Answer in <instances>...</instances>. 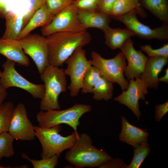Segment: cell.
I'll list each match as a JSON object with an SVG mask.
<instances>
[{
	"instance_id": "5",
	"label": "cell",
	"mask_w": 168,
	"mask_h": 168,
	"mask_svg": "<svg viewBox=\"0 0 168 168\" xmlns=\"http://www.w3.org/2000/svg\"><path fill=\"white\" fill-rule=\"evenodd\" d=\"M92 110L91 106L84 104H76L65 109L49 110H41L36 115L39 126L50 128L65 124L72 128L74 131L78 133L77 129L80 125V119L85 113Z\"/></svg>"
},
{
	"instance_id": "36",
	"label": "cell",
	"mask_w": 168,
	"mask_h": 168,
	"mask_svg": "<svg viewBox=\"0 0 168 168\" xmlns=\"http://www.w3.org/2000/svg\"><path fill=\"white\" fill-rule=\"evenodd\" d=\"M168 112V102L156 105L155 107V118L156 121L160 122L162 118Z\"/></svg>"
},
{
	"instance_id": "4",
	"label": "cell",
	"mask_w": 168,
	"mask_h": 168,
	"mask_svg": "<svg viewBox=\"0 0 168 168\" xmlns=\"http://www.w3.org/2000/svg\"><path fill=\"white\" fill-rule=\"evenodd\" d=\"M40 75L44 87V94L40 102L41 110H60L58 97L67 90V81L64 70L49 65Z\"/></svg>"
},
{
	"instance_id": "40",
	"label": "cell",
	"mask_w": 168,
	"mask_h": 168,
	"mask_svg": "<svg viewBox=\"0 0 168 168\" xmlns=\"http://www.w3.org/2000/svg\"><path fill=\"white\" fill-rule=\"evenodd\" d=\"M165 74L162 77L159 78V82H163L166 83L168 82V68H167L165 70Z\"/></svg>"
},
{
	"instance_id": "28",
	"label": "cell",
	"mask_w": 168,
	"mask_h": 168,
	"mask_svg": "<svg viewBox=\"0 0 168 168\" xmlns=\"http://www.w3.org/2000/svg\"><path fill=\"white\" fill-rule=\"evenodd\" d=\"M134 0H116L112 7L110 16L113 18L125 14L135 9Z\"/></svg>"
},
{
	"instance_id": "14",
	"label": "cell",
	"mask_w": 168,
	"mask_h": 168,
	"mask_svg": "<svg viewBox=\"0 0 168 168\" xmlns=\"http://www.w3.org/2000/svg\"><path fill=\"white\" fill-rule=\"evenodd\" d=\"M128 62L124 75L128 80L140 77L148 57L141 50H137L134 47L131 38L128 39L120 49Z\"/></svg>"
},
{
	"instance_id": "39",
	"label": "cell",
	"mask_w": 168,
	"mask_h": 168,
	"mask_svg": "<svg viewBox=\"0 0 168 168\" xmlns=\"http://www.w3.org/2000/svg\"><path fill=\"white\" fill-rule=\"evenodd\" d=\"M7 96V89L0 84V106L3 103Z\"/></svg>"
},
{
	"instance_id": "23",
	"label": "cell",
	"mask_w": 168,
	"mask_h": 168,
	"mask_svg": "<svg viewBox=\"0 0 168 168\" xmlns=\"http://www.w3.org/2000/svg\"><path fill=\"white\" fill-rule=\"evenodd\" d=\"M113 83L102 75L92 89L93 99L96 100L106 101L111 99L114 90Z\"/></svg>"
},
{
	"instance_id": "2",
	"label": "cell",
	"mask_w": 168,
	"mask_h": 168,
	"mask_svg": "<svg viewBox=\"0 0 168 168\" xmlns=\"http://www.w3.org/2000/svg\"><path fill=\"white\" fill-rule=\"evenodd\" d=\"M111 158L104 150L93 146L91 137L86 133L79 134L65 156L68 162L78 168L99 167Z\"/></svg>"
},
{
	"instance_id": "29",
	"label": "cell",
	"mask_w": 168,
	"mask_h": 168,
	"mask_svg": "<svg viewBox=\"0 0 168 168\" xmlns=\"http://www.w3.org/2000/svg\"><path fill=\"white\" fill-rule=\"evenodd\" d=\"M21 156L23 158L30 161L34 168H54L58 164L59 157L54 155L47 159L35 160L30 158L25 153H22Z\"/></svg>"
},
{
	"instance_id": "33",
	"label": "cell",
	"mask_w": 168,
	"mask_h": 168,
	"mask_svg": "<svg viewBox=\"0 0 168 168\" xmlns=\"http://www.w3.org/2000/svg\"><path fill=\"white\" fill-rule=\"evenodd\" d=\"M28 0L29 3L30 7L28 11L23 15L24 26L27 23L35 13L46 2V0Z\"/></svg>"
},
{
	"instance_id": "37",
	"label": "cell",
	"mask_w": 168,
	"mask_h": 168,
	"mask_svg": "<svg viewBox=\"0 0 168 168\" xmlns=\"http://www.w3.org/2000/svg\"><path fill=\"white\" fill-rule=\"evenodd\" d=\"M13 0H0V16L4 17L7 12V7Z\"/></svg>"
},
{
	"instance_id": "19",
	"label": "cell",
	"mask_w": 168,
	"mask_h": 168,
	"mask_svg": "<svg viewBox=\"0 0 168 168\" xmlns=\"http://www.w3.org/2000/svg\"><path fill=\"white\" fill-rule=\"evenodd\" d=\"M54 16L50 12L45 3L35 13L24 26L17 40L27 35L37 28L42 27L47 25L52 21Z\"/></svg>"
},
{
	"instance_id": "26",
	"label": "cell",
	"mask_w": 168,
	"mask_h": 168,
	"mask_svg": "<svg viewBox=\"0 0 168 168\" xmlns=\"http://www.w3.org/2000/svg\"><path fill=\"white\" fill-rule=\"evenodd\" d=\"M150 151L147 142L143 143L135 147L134 155L132 161L127 168H139Z\"/></svg>"
},
{
	"instance_id": "18",
	"label": "cell",
	"mask_w": 168,
	"mask_h": 168,
	"mask_svg": "<svg viewBox=\"0 0 168 168\" xmlns=\"http://www.w3.org/2000/svg\"><path fill=\"white\" fill-rule=\"evenodd\" d=\"M78 13L80 21L86 30L95 28L103 31L110 26L111 16L98 10H78Z\"/></svg>"
},
{
	"instance_id": "12",
	"label": "cell",
	"mask_w": 168,
	"mask_h": 168,
	"mask_svg": "<svg viewBox=\"0 0 168 168\" xmlns=\"http://www.w3.org/2000/svg\"><path fill=\"white\" fill-rule=\"evenodd\" d=\"M8 132L14 140L30 141L35 138L34 126L28 117L25 105L22 103L15 107Z\"/></svg>"
},
{
	"instance_id": "35",
	"label": "cell",
	"mask_w": 168,
	"mask_h": 168,
	"mask_svg": "<svg viewBox=\"0 0 168 168\" xmlns=\"http://www.w3.org/2000/svg\"><path fill=\"white\" fill-rule=\"evenodd\" d=\"M116 0H100L97 10L110 16L112 9Z\"/></svg>"
},
{
	"instance_id": "30",
	"label": "cell",
	"mask_w": 168,
	"mask_h": 168,
	"mask_svg": "<svg viewBox=\"0 0 168 168\" xmlns=\"http://www.w3.org/2000/svg\"><path fill=\"white\" fill-rule=\"evenodd\" d=\"M74 0H46V3L51 13L55 16Z\"/></svg>"
},
{
	"instance_id": "32",
	"label": "cell",
	"mask_w": 168,
	"mask_h": 168,
	"mask_svg": "<svg viewBox=\"0 0 168 168\" xmlns=\"http://www.w3.org/2000/svg\"><path fill=\"white\" fill-rule=\"evenodd\" d=\"M100 0H74L73 4L78 10H97Z\"/></svg>"
},
{
	"instance_id": "41",
	"label": "cell",
	"mask_w": 168,
	"mask_h": 168,
	"mask_svg": "<svg viewBox=\"0 0 168 168\" xmlns=\"http://www.w3.org/2000/svg\"><path fill=\"white\" fill-rule=\"evenodd\" d=\"M12 168L11 166H4L0 165V168Z\"/></svg>"
},
{
	"instance_id": "7",
	"label": "cell",
	"mask_w": 168,
	"mask_h": 168,
	"mask_svg": "<svg viewBox=\"0 0 168 168\" xmlns=\"http://www.w3.org/2000/svg\"><path fill=\"white\" fill-rule=\"evenodd\" d=\"M78 12L73 3L69 5L56 14L49 24L42 27V35L47 37L58 32L86 30L80 20Z\"/></svg>"
},
{
	"instance_id": "1",
	"label": "cell",
	"mask_w": 168,
	"mask_h": 168,
	"mask_svg": "<svg viewBox=\"0 0 168 168\" xmlns=\"http://www.w3.org/2000/svg\"><path fill=\"white\" fill-rule=\"evenodd\" d=\"M49 65L62 66L80 47L88 44L91 39L86 31L79 32H58L46 37Z\"/></svg>"
},
{
	"instance_id": "43",
	"label": "cell",
	"mask_w": 168,
	"mask_h": 168,
	"mask_svg": "<svg viewBox=\"0 0 168 168\" xmlns=\"http://www.w3.org/2000/svg\"></svg>"
},
{
	"instance_id": "15",
	"label": "cell",
	"mask_w": 168,
	"mask_h": 168,
	"mask_svg": "<svg viewBox=\"0 0 168 168\" xmlns=\"http://www.w3.org/2000/svg\"><path fill=\"white\" fill-rule=\"evenodd\" d=\"M168 57H148L140 78L148 88L157 89L159 85L158 75L167 63Z\"/></svg>"
},
{
	"instance_id": "6",
	"label": "cell",
	"mask_w": 168,
	"mask_h": 168,
	"mask_svg": "<svg viewBox=\"0 0 168 168\" xmlns=\"http://www.w3.org/2000/svg\"><path fill=\"white\" fill-rule=\"evenodd\" d=\"M91 56L90 60L91 65L97 68L103 76L113 83H117L122 90L127 88L129 82L124 75L126 58L122 53H118L112 58L106 59L93 51Z\"/></svg>"
},
{
	"instance_id": "42",
	"label": "cell",
	"mask_w": 168,
	"mask_h": 168,
	"mask_svg": "<svg viewBox=\"0 0 168 168\" xmlns=\"http://www.w3.org/2000/svg\"><path fill=\"white\" fill-rule=\"evenodd\" d=\"M1 74H2V72H1L0 71V78H1Z\"/></svg>"
},
{
	"instance_id": "10",
	"label": "cell",
	"mask_w": 168,
	"mask_h": 168,
	"mask_svg": "<svg viewBox=\"0 0 168 168\" xmlns=\"http://www.w3.org/2000/svg\"><path fill=\"white\" fill-rule=\"evenodd\" d=\"M18 40L24 53L32 59L40 74L49 65L46 37L30 33Z\"/></svg>"
},
{
	"instance_id": "31",
	"label": "cell",
	"mask_w": 168,
	"mask_h": 168,
	"mask_svg": "<svg viewBox=\"0 0 168 168\" xmlns=\"http://www.w3.org/2000/svg\"><path fill=\"white\" fill-rule=\"evenodd\" d=\"M141 50L145 53L149 57H168V44H164L161 47L156 49L152 48L148 44L140 46Z\"/></svg>"
},
{
	"instance_id": "21",
	"label": "cell",
	"mask_w": 168,
	"mask_h": 168,
	"mask_svg": "<svg viewBox=\"0 0 168 168\" xmlns=\"http://www.w3.org/2000/svg\"><path fill=\"white\" fill-rule=\"evenodd\" d=\"M24 15L8 11L4 18L5 20V29L2 38L17 40L24 26Z\"/></svg>"
},
{
	"instance_id": "3",
	"label": "cell",
	"mask_w": 168,
	"mask_h": 168,
	"mask_svg": "<svg viewBox=\"0 0 168 168\" xmlns=\"http://www.w3.org/2000/svg\"><path fill=\"white\" fill-rule=\"evenodd\" d=\"M35 137L39 141L42 148L41 158L47 159L56 155L59 157L64 151L69 149L73 146L79 134L73 132L66 136L61 135V125L50 128L34 126Z\"/></svg>"
},
{
	"instance_id": "34",
	"label": "cell",
	"mask_w": 168,
	"mask_h": 168,
	"mask_svg": "<svg viewBox=\"0 0 168 168\" xmlns=\"http://www.w3.org/2000/svg\"><path fill=\"white\" fill-rule=\"evenodd\" d=\"M127 166L122 159L118 158L113 159L111 158L104 162L99 167L127 168Z\"/></svg>"
},
{
	"instance_id": "9",
	"label": "cell",
	"mask_w": 168,
	"mask_h": 168,
	"mask_svg": "<svg viewBox=\"0 0 168 168\" xmlns=\"http://www.w3.org/2000/svg\"><path fill=\"white\" fill-rule=\"evenodd\" d=\"M65 63L67 67L64 69V72L70 79L68 88L71 96L75 97L81 90L85 74L92 65L90 60H87L86 51L82 47L77 49Z\"/></svg>"
},
{
	"instance_id": "8",
	"label": "cell",
	"mask_w": 168,
	"mask_h": 168,
	"mask_svg": "<svg viewBox=\"0 0 168 168\" xmlns=\"http://www.w3.org/2000/svg\"><path fill=\"white\" fill-rule=\"evenodd\" d=\"M16 63L7 59L2 64L0 84L6 89L16 87L28 92L34 99H41L44 93V84H35L21 75L15 68Z\"/></svg>"
},
{
	"instance_id": "25",
	"label": "cell",
	"mask_w": 168,
	"mask_h": 168,
	"mask_svg": "<svg viewBox=\"0 0 168 168\" xmlns=\"http://www.w3.org/2000/svg\"><path fill=\"white\" fill-rule=\"evenodd\" d=\"M101 75L98 69L92 65L84 76L81 89L82 93L84 94L91 93L94 86Z\"/></svg>"
},
{
	"instance_id": "13",
	"label": "cell",
	"mask_w": 168,
	"mask_h": 168,
	"mask_svg": "<svg viewBox=\"0 0 168 168\" xmlns=\"http://www.w3.org/2000/svg\"><path fill=\"white\" fill-rule=\"evenodd\" d=\"M148 88L140 78L131 79L127 88L123 91L121 94L114 98V100L127 106L139 120L141 113L138 101L140 99L145 100Z\"/></svg>"
},
{
	"instance_id": "22",
	"label": "cell",
	"mask_w": 168,
	"mask_h": 168,
	"mask_svg": "<svg viewBox=\"0 0 168 168\" xmlns=\"http://www.w3.org/2000/svg\"><path fill=\"white\" fill-rule=\"evenodd\" d=\"M141 7L148 10L163 22L168 23L167 0H140Z\"/></svg>"
},
{
	"instance_id": "16",
	"label": "cell",
	"mask_w": 168,
	"mask_h": 168,
	"mask_svg": "<svg viewBox=\"0 0 168 168\" xmlns=\"http://www.w3.org/2000/svg\"><path fill=\"white\" fill-rule=\"evenodd\" d=\"M0 54L20 66L27 67L30 61L18 40L0 38Z\"/></svg>"
},
{
	"instance_id": "38",
	"label": "cell",
	"mask_w": 168,
	"mask_h": 168,
	"mask_svg": "<svg viewBox=\"0 0 168 168\" xmlns=\"http://www.w3.org/2000/svg\"><path fill=\"white\" fill-rule=\"evenodd\" d=\"M140 0H134L135 4V10L137 14L142 17H145L147 16V14L144 10L141 7L139 4Z\"/></svg>"
},
{
	"instance_id": "17",
	"label": "cell",
	"mask_w": 168,
	"mask_h": 168,
	"mask_svg": "<svg viewBox=\"0 0 168 168\" xmlns=\"http://www.w3.org/2000/svg\"><path fill=\"white\" fill-rule=\"evenodd\" d=\"M122 128L119 135L121 141L135 147L147 142L149 133L145 130L130 124L125 117H121Z\"/></svg>"
},
{
	"instance_id": "20",
	"label": "cell",
	"mask_w": 168,
	"mask_h": 168,
	"mask_svg": "<svg viewBox=\"0 0 168 168\" xmlns=\"http://www.w3.org/2000/svg\"><path fill=\"white\" fill-rule=\"evenodd\" d=\"M103 32L105 43L112 50L120 49L127 40L136 36L132 31L127 28H112L109 26Z\"/></svg>"
},
{
	"instance_id": "24",
	"label": "cell",
	"mask_w": 168,
	"mask_h": 168,
	"mask_svg": "<svg viewBox=\"0 0 168 168\" xmlns=\"http://www.w3.org/2000/svg\"><path fill=\"white\" fill-rule=\"evenodd\" d=\"M15 107L14 104L10 101L3 103L0 106V134L8 132Z\"/></svg>"
},
{
	"instance_id": "11",
	"label": "cell",
	"mask_w": 168,
	"mask_h": 168,
	"mask_svg": "<svg viewBox=\"0 0 168 168\" xmlns=\"http://www.w3.org/2000/svg\"><path fill=\"white\" fill-rule=\"evenodd\" d=\"M134 9L122 16L113 18L124 24L126 28L141 38L159 40L168 39V24L152 29L141 23L138 19Z\"/></svg>"
},
{
	"instance_id": "27",
	"label": "cell",
	"mask_w": 168,
	"mask_h": 168,
	"mask_svg": "<svg viewBox=\"0 0 168 168\" xmlns=\"http://www.w3.org/2000/svg\"><path fill=\"white\" fill-rule=\"evenodd\" d=\"M14 140L8 132L0 134V160L3 157L9 158L14 155Z\"/></svg>"
}]
</instances>
